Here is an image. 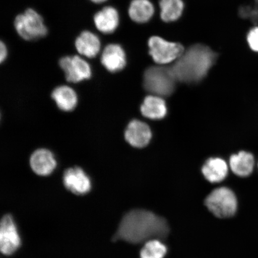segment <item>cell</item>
<instances>
[{
    "label": "cell",
    "instance_id": "obj_10",
    "mask_svg": "<svg viewBox=\"0 0 258 258\" xmlns=\"http://www.w3.org/2000/svg\"><path fill=\"white\" fill-rule=\"evenodd\" d=\"M30 166L32 172L36 175L47 176L56 168L57 161L51 151L46 148H40L31 155Z\"/></svg>",
    "mask_w": 258,
    "mask_h": 258
},
{
    "label": "cell",
    "instance_id": "obj_2",
    "mask_svg": "<svg viewBox=\"0 0 258 258\" xmlns=\"http://www.w3.org/2000/svg\"><path fill=\"white\" fill-rule=\"evenodd\" d=\"M217 57V54L205 45H193L184 51L171 70L177 82H198L207 75Z\"/></svg>",
    "mask_w": 258,
    "mask_h": 258
},
{
    "label": "cell",
    "instance_id": "obj_23",
    "mask_svg": "<svg viewBox=\"0 0 258 258\" xmlns=\"http://www.w3.org/2000/svg\"><path fill=\"white\" fill-rule=\"evenodd\" d=\"M247 41L250 49L258 53V25L251 28L248 32Z\"/></svg>",
    "mask_w": 258,
    "mask_h": 258
},
{
    "label": "cell",
    "instance_id": "obj_18",
    "mask_svg": "<svg viewBox=\"0 0 258 258\" xmlns=\"http://www.w3.org/2000/svg\"><path fill=\"white\" fill-rule=\"evenodd\" d=\"M230 165L235 175L240 177L249 176L254 169V157L246 151H240L230 157Z\"/></svg>",
    "mask_w": 258,
    "mask_h": 258
},
{
    "label": "cell",
    "instance_id": "obj_5",
    "mask_svg": "<svg viewBox=\"0 0 258 258\" xmlns=\"http://www.w3.org/2000/svg\"><path fill=\"white\" fill-rule=\"evenodd\" d=\"M206 207L215 217L227 218L237 211V200L232 190L227 187L215 189L206 199Z\"/></svg>",
    "mask_w": 258,
    "mask_h": 258
},
{
    "label": "cell",
    "instance_id": "obj_15",
    "mask_svg": "<svg viewBox=\"0 0 258 258\" xmlns=\"http://www.w3.org/2000/svg\"><path fill=\"white\" fill-rule=\"evenodd\" d=\"M51 96L58 108L62 111H72L78 104L77 93L69 86H57L53 90Z\"/></svg>",
    "mask_w": 258,
    "mask_h": 258
},
{
    "label": "cell",
    "instance_id": "obj_7",
    "mask_svg": "<svg viewBox=\"0 0 258 258\" xmlns=\"http://www.w3.org/2000/svg\"><path fill=\"white\" fill-rule=\"evenodd\" d=\"M68 82L78 83L91 78V67L87 61L80 56H67L59 61Z\"/></svg>",
    "mask_w": 258,
    "mask_h": 258
},
{
    "label": "cell",
    "instance_id": "obj_6",
    "mask_svg": "<svg viewBox=\"0 0 258 258\" xmlns=\"http://www.w3.org/2000/svg\"><path fill=\"white\" fill-rule=\"evenodd\" d=\"M148 46L150 55L154 62L159 64H165L176 60L185 51L180 43L167 41L157 36L150 38Z\"/></svg>",
    "mask_w": 258,
    "mask_h": 258
},
{
    "label": "cell",
    "instance_id": "obj_22",
    "mask_svg": "<svg viewBox=\"0 0 258 258\" xmlns=\"http://www.w3.org/2000/svg\"><path fill=\"white\" fill-rule=\"evenodd\" d=\"M239 15L244 19H249L254 23L258 22V0H253L250 4L242 6Z\"/></svg>",
    "mask_w": 258,
    "mask_h": 258
},
{
    "label": "cell",
    "instance_id": "obj_20",
    "mask_svg": "<svg viewBox=\"0 0 258 258\" xmlns=\"http://www.w3.org/2000/svg\"><path fill=\"white\" fill-rule=\"evenodd\" d=\"M161 18L164 22H169L178 19L183 10L182 0H160Z\"/></svg>",
    "mask_w": 258,
    "mask_h": 258
},
{
    "label": "cell",
    "instance_id": "obj_17",
    "mask_svg": "<svg viewBox=\"0 0 258 258\" xmlns=\"http://www.w3.org/2000/svg\"><path fill=\"white\" fill-rule=\"evenodd\" d=\"M202 173L205 178L211 183L222 181L227 177L228 167L227 163L220 158H211L202 167Z\"/></svg>",
    "mask_w": 258,
    "mask_h": 258
},
{
    "label": "cell",
    "instance_id": "obj_8",
    "mask_svg": "<svg viewBox=\"0 0 258 258\" xmlns=\"http://www.w3.org/2000/svg\"><path fill=\"white\" fill-rule=\"evenodd\" d=\"M21 245V239L17 226L11 215L3 217L0 227V249L5 255H12Z\"/></svg>",
    "mask_w": 258,
    "mask_h": 258
},
{
    "label": "cell",
    "instance_id": "obj_9",
    "mask_svg": "<svg viewBox=\"0 0 258 258\" xmlns=\"http://www.w3.org/2000/svg\"><path fill=\"white\" fill-rule=\"evenodd\" d=\"M63 183L69 191L76 195H85L92 189L91 179L80 167H70L64 171Z\"/></svg>",
    "mask_w": 258,
    "mask_h": 258
},
{
    "label": "cell",
    "instance_id": "obj_25",
    "mask_svg": "<svg viewBox=\"0 0 258 258\" xmlns=\"http://www.w3.org/2000/svg\"><path fill=\"white\" fill-rule=\"evenodd\" d=\"M93 3H96V4H101V3H103L107 1V0H90Z\"/></svg>",
    "mask_w": 258,
    "mask_h": 258
},
{
    "label": "cell",
    "instance_id": "obj_4",
    "mask_svg": "<svg viewBox=\"0 0 258 258\" xmlns=\"http://www.w3.org/2000/svg\"><path fill=\"white\" fill-rule=\"evenodd\" d=\"M14 26L19 36L26 41L37 40L47 34L43 17L32 9L16 16Z\"/></svg>",
    "mask_w": 258,
    "mask_h": 258
},
{
    "label": "cell",
    "instance_id": "obj_16",
    "mask_svg": "<svg viewBox=\"0 0 258 258\" xmlns=\"http://www.w3.org/2000/svg\"><path fill=\"white\" fill-rule=\"evenodd\" d=\"M141 112L145 117L151 120H161L167 114L166 102L162 97L148 96L141 106Z\"/></svg>",
    "mask_w": 258,
    "mask_h": 258
},
{
    "label": "cell",
    "instance_id": "obj_19",
    "mask_svg": "<svg viewBox=\"0 0 258 258\" xmlns=\"http://www.w3.org/2000/svg\"><path fill=\"white\" fill-rule=\"evenodd\" d=\"M154 6L149 0H133L128 9V15L137 23H145L152 18Z\"/></svg>",
    "mask_w": 258,
    "mask_h": 258
},
{
    "label": "cell",
    "instance_id": "obj_11",
    "mask_svg": "<svg viewBox=\"0 0 258 258\" xmlns=\"http://www.w3.org/2000/svg\"><path fill=\"white\" fill-rule=\"evenodd\" d=\"M125 141L131 146L141 148L146 147L152 138V132L147 123L138 120H132L124 132Z\"/></svg>",
    "mask_w": 258,
    "mask_h": 258
},
{
    "label": "cell",
    "instance_id": "obj_13",
    "mask_svg": "<svg viewBox=\"0 0 258 258\" xmlns=\"http://www.w3.org/2000/svg\"><path fill=\"white\" fill-rule=\"evenodd\" d=\"M93 22L99 32L104 34H110L117 30L120 17L117 9L111 6H106L96 13Z\"/></svg>",
    "mask_w": 258,
    "mask_h": 258
},
{
    "label": "cell",
    "instance_id": "obj_24",
    "mask_svg": "<svg viewBox=\"0 0 258 258\" xmlns=\"http://www.w3.org/2000/svg\"><path fill=\"white\" fill-rule=\"evenodd\" d=\"M8 47L3 41L0 43V62L3 63L8 57Z\"/></svg>",
    "mask_w": 258,
    "mask_h": 258
},
{
    "label": "cell",
    "instance_id": "obj_1",
    "mask_svg": "<svg viewBox=\"0 0 258 258\" xmlns=\"http://www.w3.org/2000/svg\"><path fill=\"white\" fill-rule=\"evenodd\" d=\"M169 232L166 219L143 209L127 213L121 219L113 239L137 244L165 238Z\"/></svg>",
    "mask_w": 258,
    "mask_h": 258
},
{
    "label": "cell",
    "instance_id": "obj_3",
    "mask_svg": "<svg viewBox=\"0 0 258 258\" xmlns=\"http://www.w3.org/2000/svg\"><path fill=\"white\" fill-rule=\"evenodd\" d=\"M176 82L171 68L151 67L144 73V88L153 95H170L175 90Z\"/></svg>",
    "mask_w": 258,
    "mask_h": 258
},
{
    "label": "cell",
    "instance_id": "obj_14",
    "mask_svg": "<svg viewBox=\"0 0 258 258\" xmlns=\"http://www.w3.org/2000/svg\"><path fill=\"white\" fill-rule=\"evenodd\" d=\"M75 47L81 56L94 58L100 52L101 41L98 35L90 31H84L75 41Z\"/></svg>",
    "mask_w": 258,
    "mask_h": 258
},
{
    "label": "cell",
    "instance_id": "obj_21",
    "mask_svg": "<svg viewBox=\"0 0 258 258\" xmlns=\"http://www.w3.org/2000/svg\"><path fill=\"white\" fill-rule=\"evenodd\" d=\"M167 253V247L157 239L147 241L141 251V258H163Z\"/></svg>",
    "mask_w": 258,
    "mask_h": 258
},
{
    "label": "cell",
    "instance_id": "obj_12",
    "mask_svg": "<svg viewBox=\"0 0 258 258\" xmlns=\"http://www.w3.org/2000/svg\"><path fill=\"white\" fill-rule=\"evenodd\" d=\"M101 62L108 72H120L124 69L127 62L123 48L118 44H108L102 51Z\"/></svg>",
    "mask_w": 258,
    "mask_h": 258
}]
</instances>
